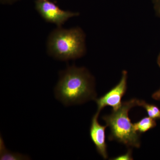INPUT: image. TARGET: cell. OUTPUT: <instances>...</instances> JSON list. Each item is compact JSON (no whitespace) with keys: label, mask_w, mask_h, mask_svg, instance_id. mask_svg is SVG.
<instances>
[{"label":"cell","mask_w":160,"mask_h":160,"mask_svg":"<svg viewBox=\"0 0 160 160\" xmlns=\"http://www.w3.org/2000/svg\"><path fill=\"white\" fill-rule=\"evenodd\" d=\"M55 94L56 98L66 106L95 100L94 78L84 67L68 66L60 72Z\"/></svg>","instance_id":"6da1fadb"},{"label":"cell","mask_w":160,"mask_h":160,"mask_svg":"<svg viewBox=\"0 0 160 160\" xmlns=\"http://www.w3.org/2000/svg\"><path fill=\"white\" fill-rule=\"evenodd\" d=\"M86 36L79 27H57L49 34L46 43L49 55L66 61L82 57L86 51Z\"/></svg>","instance_id":"7a4b0ae2"},{"label":"cell","mask_w":160,"mask_h":160,"mask_svg":"<svg viewBox=\"0 0 160 160\" xmlns=\"http://www.w3.org/2000/svg\"><path fill=\"white\" fill-rule=\"evenodd\" d=\"M139 100L132 99L124 102L117 110L102 117L110 129L109 139L115 140L126 146L139 148L141 146L138 132L135 130L133 124L129 117V110L138 106Z\"/></svg>","instance_id":"3957f363"},{"label":"cell","mask_w":160,"mask_h":160,"mask_svg":"<svg viewBox=\"0 0 160 160\" xmlns=\"http://www.w3.org/2000/svg\"><path fill=\"white\" fill-rule=\"evenodd\" d=\"M35 7L40 16L46 22L54 24L57 27H62L70 18L79 15L78 12L60 9L51 1L36 0Z\"/></svg>","instance_id":"277c9868"},{"label":"cell","mask_w":160,"mask_h":160,"mask_svg":"<svg viewBox=\"0 0 160 160\" xmlns=\"http://www.w3.org/2000/svg\"><path fill=\"white\" fill-rule=\"evenodd\" d=\"M127 72L123 71L119 82L111 90L101 97L96 99L98 111L100 112L106 106L112 107L113 110H117L122 106V99L127 89Z\"/></svg>","instance_id":"5b68a950"},{"label":"cell","mask_w":160,"mask_h":160,"mask_svg":"<svg viewBox=\"0 0 160 160\" xmlns=\"http://www.w3.org/2000/svg\"><path fill=\"white\" fill-rule=\"evenodd\" d=\"M99 113V112H97L92 117L89 129V134L98 153L103 158L106 159L108 158L105 132L107 126H102L99 123L98 118Z\"/></svg>","instance_id":"8992f818"},{"label":"cell","mask_w":160,"mask_h":160,"mask_svg":"<svg viewBox=\"0 0 160 160\" xmlns=\"http://www.w3.org/2000/svg\"><path fill=\"white\" fill-rule=\"evenodd\" d=\"M29 158L26 155L15 153L9 151L6 149L4 142L2 138L0 139V160H16L29 159Z\"/></svg>","instance_id":"52a82bcc"},{"label":"cell","mask_w":160,"mask_h":160,"mask_svg":"<svg viewBox=\"0 0 160 160\" xmlns=\"http://www.w3.org/2000/svg\"><path fill=\"white\" fill-rule=\"evenodd\" d=\"M157 123L154 119L148 117L141 119L137 122L133 124L135 130L138 133H144L156 126Z\"/></svg>","instance_id":"ba28073f"},{"label":"cell","mask_w":160,"mask_h":160,"mask_svg":"<svg viewBox=\"0 0 160 160\" xmlns=\"http://www.w3.org/2000/svg\"><path fill=\"white\" fill-rule=\"evenodd\" d=\"M138 106H142L146 109L149 117L155 120L160 119V109L158 106L146 103L143 100H139Z\"/></svg>","instance_id":"9c48e42d"},{"label":"cell","mask_w":160,"mask_h":160,"mask_svg":"<svg viewBox=\"0 0 160 160\" xmlns=\"http://www.w3.org/2000/svg\"><path fill=\"white\" fill-rule=\"evenodd\" d=\"M113 160H133L132 155V151L131 150H128V152L125 154L119 156L117 157L114 158Z\"/></svg>","instance_id":"30bf717a"},{"label":"cell","mask_w":160,"mask_h":160,"mask_svg":"<svg viewBox=\"0 0 160 160\" xmlns=\"http://www.w3.org/2000/svg\"><path fill=\"white\" fill-rule=\"evenodd\" d=\"M153 1L156 11L160 17V0H153Z\"/></svg>","instance_id":"8fae6325"},{"label":"cell","mask_w":160,"mask_h":160,"mask_svg":"<svg viewBox=\"0 0 160 160\" xmlns=\"http://www.w3.org/2000/svg\"><path fill=\"white\" fill-rule=\"evenodd\" d=\"M20 0H0V2L4 5H12Z\"/></svg>","instance_id":"7c38bea8"},{"label":"cell","mask_w":160,"mask_h":160,"mask_svg":"<svg viewBox=\"0 0 160 160\" xmlns=\"http://www.w3.org/2000/svg\"><path fill=\"white\" fill-rule=\"evenodd\" d=\"M152 98L156 100H160V89L152 95Z\"/></svg>","instance_id":"4fadbf2b"},{"label":"cell","mask_w":160,"mask_h":160,"mask_svg":"<svg viewBox=\"0 0 160 160\" xmlns=\"http://www.w3.org/2000/svg\"><path fill=\"white\" fill-rule=\"evenodd\" d=\"M158 64L159 66L160 67V54L159 55V56L158 58Z\"/></svg>","instance_id":"5bb4252c"},{"label":"cell","mask_w":160,"mask_h":160,"mask_svg":"<svg viewBox=\"0 0 160 160\" xmlns=\"http://www.w3.org/2000/svg\"><path fill=\"white\" fill-rule=\"evenodd\" d=\"M42 1H52V0H42Z\"/></svg>","instance_id":"9a60e30c"}]
</instances>
